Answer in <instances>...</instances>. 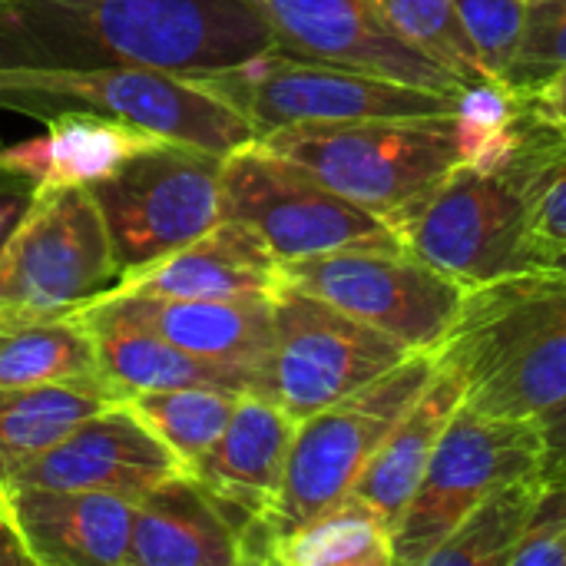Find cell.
<instances>
[{"label": "cell", "mask_w": 566, "mask_h": 566, "mask_svg": "<svg viewBox=\"0 0 566 566\" xmlns=\"http://www.w3.org/2000/svg\"><path fill=\"white\" fill-rule=\"evenodd\" d=\"M222 219L259 232L282 262L398 242L378 216L342 199L308 169L265 149L259 139L222 159Z\"/></svg>", "instance_id": "obj_13"}, {"label": "cell", "mask_w": 566, "mask_h": 566, "mask_svg": "<svg viewBox=\"0 0 566 566\" xmlns=\"http://www.w3.org/2000/svg\"><path fill=\"white\" fill-rule=\"evenodd\" d=\"M438 368V352H411L371 385L298 421L282 488L262 517L285 537L355 491L358 478Z\"/></svg>", "instance_id": "obj_5"}, {"label": "cell", "mask_w": 566, "mask_h": 566, "mask_svg": "<svg viewBox=\"0 0 566 566\" xmlns=\"http://www.w3.org/2000/svg\"><path fill=\"white\" fill-rule=\"evenodd\" d=\"M464 398H468V378L438 348V368L431 381L415 398V405L401 415V421L391 428V434L385 438V444L378 448V454L371 458V464L355 484V494L365 497L391 524V531L401 521L408 501L415 497L424 468L441 434L448 431L451 418L464 405Z\"/></svg>", "instance_id": "obj_23"}, {"label": "cell", "mask_w": 566, "mask_h": 566, "mask_svg": "<svg viewBox=\"0 0 566 566\" xmlns=\"http://www.w3.org/2000/svg\"><path fill=\"white\" fill-rule=\"evenodd\" d=\"M123 405L189 471L222 438L239 405V395L222 388H163V391H136L123 398Z\"/></svg>", "instance_id": "obj_29"}, {"label": "cell", "mask_w": 566, "mask_h": 566, "mask_svg": "<svg viewBox=\"0 0 566 566\" xmlns=\"http://www.w3.org/2000/svg\"><path fill=\"white\" fill-rule=\"evenodd\" d=\"M454 10L488 76L507 83L511 60L517 53L524 20H527V0H454Z\"/></svg>", "instance_id": "obj_33"}, {"label": "cell", "mask_w": 566, "mask_h": 566, "mask_svg": "<svg viewBox=\"0 0 566 566\" xmlns=\"http://www.w3.org/2000/svg\"><path fill=\"white\" fill-rule=\"evenodd\" d=\"M179 471H186L182 461L123 401H113L109 408L83 418L66 438L23 461L3 491H103L136 504Z\"/></svg>", "instance_id": "obj_15"}, {"label": "cell", "mask_w": 566, "mask_h": 566, "mask_svg": "<svg viewBox=\"0 0 566 566\" xmlns=\"http://www.w3.org/2000/svg\"><path fill=\"white\" fill-rule=\"evenodd\" d=\"M282 566H391L395 531L355 491L275 541Z\"/></svg>", "instance_id": "obj_26"}, {"label": "cell", "mask_w": 566, "mask_h": 566, "mask_svg": "<svg viewBox=\"0 0 566 566\" xmlns=\"http://www.w3.org/2000/svg\"><path fill=\"white\" fill-rule=\"evenodd\" d=\"M441 355L468 378L464 405L541 418L566 398V279L527 269L468 292Z\"/></svg>", "instance_id": "obj_2"}, {"label": "cell", "mask_w": 566, "mask_h": 566, "mask_svg": "<svg viewBox=\"0 0 566 566\" xmlns=\"http://www.w3.org/2000/svg\"><path fill=\"white\" fill-rule=\"evenodd\" d=\"M282 50L398 80L421 90L461 93L448 66L405 40L375 0H255Z\"/></svg>", "instance_id": "obj_14"}, {"label": "cell", "mask_w": 566, "mask_h": 566, "mask_svg": "<svg viewBox=\"0 0 566 566\" xmlns=\"http://www.w3.org/2000/svg\"><path fill=\"white\" fill-rule=\"evenodd\" d=\"M524 106L534 126H544L551 133L566 136V70L547 76L534 90H524Z\"/></svg>", "instance_id": "obj_35"}, {"label": "cell", "mask_w": 566, "mask_h": 566, "mask_svg": "<svg viewBox=\"0 0 566 566\" xmlns=\"http://www.w3.org/2000/svg\"><path fill=\"white\" fill-rule=\"evenodd\" d=\"M90 192L123 279L196 242L222 219V156L156 139Z\"/></svg>", "instance_id": "obj_9"}, {"label": "cell", "mask_w": 566, "mask_h": 566, "mask_svg": "<svg viewBox=\"0 0 566 566\" xmlns=\"http://www.w3.org/2000/svg\"><path fill=\"white\" fill-rule=\"evenodd\" d=\"M40 119L43 133L13 146H0V166L30 176L36 192L56 186L90 189L93 182L113 176L129 156L159 139L146 129L90 109H56Z\"/></svg>", "instance_id": "obj_22"}, {"label": "cell", "mask_w": 566, "mask_h": 566, "mask_svg": "<svg viewBox=\"0 0 566 566\" xmlns=\"http://www.w3.org/2000/svg\"><path fill=\"white\" fill-rule=\"evenodd\" d=\"M116 318L143 325L176 348L249 371H265L275 342L272 295L242 298H153V295H106L83 302Z\"/></svg>", "instance_id": "obj_16"}, {"label": "cell", "mask_w": 566, "mask_h": 566, "mask_svg": "<svg viewBox=\"0 0 566 566\" xmlns=\"http://www.w3.org/2000/svg\"><path fill=\"white\" fill-rule=\"evenodd\" d=\"M199 80L229 99L259 136L292 123L454 116L458 109V93L408 86L361 70L308 60L282 46H272L239 66L202 73Z\"/></svg>", "instance_id": "obj_7"}, {"label": "cell", "mask_w": 566, "mask_h": 566, "mask_svg": "<svg viewBox=\"0 0 566 566\" xmlns=\"http://www.w3.org/2000/svg\"><path fill=\"white\" fill-rule=\"evenodd\" d=\"M282 285L318 295L411 352H438L468 298V289L424 265L401 242L352 245L282 262Z\"/></svg>", "instance_id": "obj_11"}, {"label": "cell", "mask_w": 566, "mask_h": 566, "mask_svg": "<svg viewBox=\"0 0 566 566\" xmlns=\"http://www.w3.org/2000/svg\"><path fill=\"white\" fill-rule=\"evenodd\" d=\"M554 484V471L531 474L481 501L424 566H507Z\"/></svg>", "instance_id": "obj_27"}, {"label": "cell", "mask_w": 566, "mask_h": 566, "mask_svg": "<svg viewBox=\"0 0 566 566\" xmlns=\"http://www.w3.org/2000/svg\"><path fill=\"white\" fill-rule=\"evenodd\" d=\"M63 381L109 388L99 371L93 332L70 315L17 318V322L3 318L0 322V388L63 385Z\"/></svg>", "instance_id": "obj_24"}, {"label": "cell", "mask_w": 566, "mask_h": 566, "mask_svg": "<svg viewBox=\"0 0 566 566\" xmlns=\"http://www.w3.org/2000/svg\"><path fill=\"white\" fill-rule=\"evenodd\" d=\"M547 448H551V471H566V398L541 415Z\"/></svg>", "instance_id": "obj_37"}, {"label": "cell", "mask_w": 566, "mask_h": 566, "mask_svg": "<svg viewBox=\"0 0 566 566\" xmlns=\"http://www.w3.org/2000/svg\"><path fill=\"white\" fill-rule=\"evenodd\" d=\"M282 289V259L259 232L235 219H219L196 242L123 275L106 295L153 298H242L275 295Z\"/></svg>", "instance_id": "obj_17"}, {"label": "cell", "mask_w": 566, "mask_h": 566, "mask_svg": "<svg viewBox=\"0 0 566 566\" xmlns=\"http://www.w3.org/2000/svg\"><path fill=\"white\" fill-rule=\"evenodd\" d=\"M116 395L96 385L0 388V491L23 461L66 438L83 418L109 408Z\"/></svg>", "instance_id": "obj_25"}, {"label": "cell", "mask_w": 566, "mask_h": 566, "mask_svg": "<svg viewBox=\"0 0 566 566\" xmlns=\"http://www.w3.org/2000/svg\"><path fill=\"white\" fill-rule=\"evenodd\" d=\"M83 322L96 338L99 371L113 388L116 401L136 391H163V388H222V391H262V375L235 365H219L196 358L156 332L116 318L93 305H76L66 312Z\"/></svg>", "instance_id": "obj_20"}, {"label": "cell", "mask_w": 566, "mask_h": 566, "mask_svg": "<svg viewBox=\"0 0 566 566\" xmlns=\"http://www.w3.org/2000/svg\"><path fill=\"white\" fill-rule=\"evenodd\" d=\"M527 3H531V0H527Z\"/></svg>", "instance_id": "obj_41"}, {"label": "cell", "mask_w": 566, "mask_h": 566, "mask_svg": "<svg viewBox=\"0 0 566 566\" xmlns=\"http://www.w3.org/2000/svg\"><path fill=\"white\" fill-rule=\"evenodd\" d=\"M388 229L411 255L468 292L537 265L527 209L504 172L454 166Z\"/></svg>", "instance_id": "obj_10"}, {"label": "cell", "mask_w": 566, "mask_h": 566, "mask_svg": "<svg viewBox=\"0 0 566 566\" xmlns=\"http://www.w3.org/2000/svg\"><path fill=\"white\" fill-rule=\"evenodd\" d=\"M298 421L259 391L239 395V405L212 444V451L189 468V474L216 497L235 534L252 517H265L289 464Z\"/></svg>", "instance_id": "obj_18"}, {"label": "cell", "mask_w": 566, "mask_h": 566, "mask_svg": "<svg viewBox=\"0 0 566 566\" xmlns=\"http://www.w3.org/2000/svg\"><path fill=\"white\" fill-rule=\"evenodd\" d=\"M0 566H36L10 511H0Z\"/></svg>", "instance_id": "obj_38"}, {"label": "cell", "mask_w": 566, "mask_h": 566, "mask_svg": "<svg viewBox=\"0 0 566 566\" xmlns=\"http://www.w3.org/2000/svg\"><path fill=\"white\" fill-rule=\"evenodd\" d=\"M116 282L113 242L93 192L40 189L0 249V322L66 315Z\"/></svg>", "instance_id": "obj_8"}, {"label": "cell", "mask_w": 566, "mask_h": 566, "mask_svg": "<svg viewBox=\"0 0 566 566\" xmlns=\"http://www.w3.org/2000/svg\"><path fill=\"white\" fill-rule=\"evenodd\" d=\"M3 494L36 566H126L133 501L60 488H10Z\"/></svg>", "instance_id": "obj_19"}, {"label": "cell", "mask_w": 566, "mask_h": 566, "mask_svg": "<svg viewBox=\"0 0 566 566\" xmlns=\"http://www.w3.org/2000/svg\"><path fill=\"white\" fill-rule=\"evenodd\" d=\"M541 471H551L541 418H504L461 405L395 524V564L424 566L481 501Z\"/></svg>", "instance_id": "obj_6"}, {"label": "cell", "mask_w": 566, "mask_h": 566, "mask_svg": "<svg viewBox=\"0 0 566 566\" xmlns=\"http://www.w3.org/2000/svg\"><path fill=\"white\" fill-rule=\"evenodd\" d=\"M259 143L322 179L332 192L391 226L454 166V116L292 123Z\"/></svg>", "instance_id": "obj_4"}, {"label": "cell", "mask_w": 566, "mask_h": 566, "mask_svg": "<svg viewBox=\"0 0 566 566\" xmlns=\"http://www.w3.org/2000/svg\"><path fill=\"white\" fill-rule=\"evenodd\" d=\"M33 199H36V182L23 172L0 166V249L20 226Z\"/></svg>", "instance_id": "obj_36"}, {"label": "cell", "mask_w": 566, "mask_h": 566, "mask_svg": "<svg viewBox=\"0 0 566 566\" xmlns=\"http://www.w3.org/2000/svg\"><path fill=\"white\" fill-rule=\"evenodd\" d=\"M504 176L527 209L534 259L541 262L566 249V136L531 123L524 146Z\"/></svg>", "instance_id": "obj_30"}, {"label": "cell", "mask_w": 566, "mask_h": 566, "mask_svg": "<svg viewBox=\"0 0 566 566\" xmlns=\"http://www.w3.org/2000/svg\"><path fill=\"white\" fill-rule=\"evenodd\" d=\"M531 133L524 96L501 80L461 86L454 109V146L461 166L504 172Z\"/></svg>", "instance_id": "obj_28"}, {"label": "cell", "mask_w": 566, "mask_h": 566, "mask_svg": "<svg viewBox=\"0 0 566 566\" xmlns=\"http://www.w3.org/2000/svg\"><path fill=\"white\" fill-rule=\"evenodd\" d=\"M275 342L262 391L295 421L338 405L411 355L398 338L345 315L312 292L282 285L272 295Z\"/></svg>", "instance_id": "obj_12"}, {"label": "cell", "mask_w": 566, "mask_h": 566, "mask_svg": "<svg viewBox=\"0 0 566 566\" xmlns=\"http://www.w3.org/2000/svg\"><path fill=\"white\" fill-rule=\"evenodd\" d=\"M279 46L255 0H0V66L219 73Z\"/></svg>", "instance_id": "obj_1"}, {"label": "cell", "mask_w": 566, "mask_h": 566, "mask_svg": "<svg viewBox=\"0 0 566 566\" xmlns=\"http://www.w3.org/2000/svg\"><path fill=\"white\" fill-rule=\"evenodd\" d=\"M0 511H7V494L0 491Z\"/></svg>", "instance_id": "obj_40"}, {"label": "cell", "mask_w": 566, "mask_h": 566, "mask_svg": "<svg viewBox=\"0 0 566 566\" xmlns=\"http://www.w3.org/2000/svg\"><path fill=\"white\" fill-rule=\"evenodd\" d=\"M395 30L411 40L421 53L448 66L464 83L491 80L464 23L458 20L454 0H375Z\"/></svg>", "instance_id": "obj_31"}, {"label": "cell", "mask_w": 566, "mask_h": 566, "mask_svg": "<svg viewBox=\"0 0 566 566\" xmlns=\"http://www.w3.org/2000/svg\"><path fill=\"white\" fill-rule=\"evenodd\" d=\"M537 269H547V272H554V275H564L566 279V249L554 252V255H547V259H541V262H537Z\"/></svg>", "instance_id": "obj_39"}, {"label": "cell", "mask_w": 566, "mask_h": 566, "mask_svg": "<svg viewBox=\"0 0 566 566\" xmlns=\"http://www.w3.org/2000/svg\"><path fill=\"white\" fill-rule=\"evenodd\" d=\"M0 106L33 116L90 109L222 159L259 139L255 126L199 76L156 66H0Z\"/></svg>", "instance_id": "obj_3"}, {"label": "cell", "mask_w": 566, "mask_h": 566, "mask_svg": "<svg viewBox=\"0 0 566 566\" xmlns=\"http://www.w3.org/2000/svg\"><path fill=\"white\" fill-rule=\"evenodd\" d=\"M566 70V0H531L507 83L524 93Z\"/></svg>", "instance_id": "obj_32"}, {"label": "cell", "mask_w": 566, "mask_h": 566, "mask_svg": "<svg viewBox=\"0 0 566 566\" xmlns=\"http://www.w3.org/2000/svg\"><path fill=\"white\" fill-rule=\"evenodd\" d=\"M566 471H554L551 494L521 537V544L511 551L507 566H566Z\"/></svg>", "instance_id": "obj_34"}, {"label": "cell", "mask_w": 566, "mask_h": 566, "mask_svg": "<svg viewBox=\"0 0 566 566\" xmlns=\"http://www.w3.org/2000/svg\"><path fill=\"white\" fill-rule=\"evenodd\" d=\"M235 527L216 497L179 471L136 501L126 566H235Z\"/></svg>", "instance_id": "obj_21"}]
</instances>
